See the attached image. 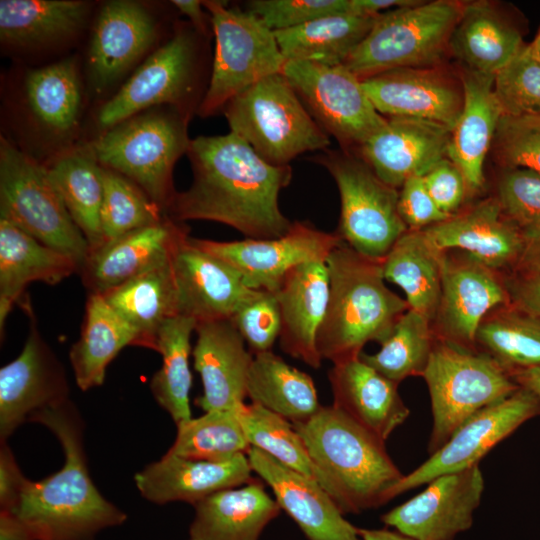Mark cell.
<instances>
[{
  "label": "cell",
  "mask_w": 540,
  "mask_h": 540,
  "mask_svg": "<svg viewBox=\"0 0 540 540\" xmlns=\"http://www.w3.org/2000/svg\"><path fill=\"white\" fill-rule=\"evenodd\" d=\"M189 540H260L281 511L259 480L216 492L194 505Z\"/></svg>",
  "instance_id": "obj_30"
},
{
  "label": "cell",
  "mask_w": 540,
  "mask_h": 540,
  "mask_svg": "<svg viewBox=\"0 0 540 540\" xmlns=\"http://www.w3.org/2000/svg\"><path fill=\"white\" fill-rule=\"evenodd\" d=\"M192 350L203 393L195 404L204 412L231 410L245 402L253 354L231 319L197 323Z\"/></svg>",
  "instance_id": "obj_25"
},
{
  "label": "cell",
  "mask_w": 540,
  "mask_h": 540,
  "mask_svg": "<svg viewBox=\"0 0 540 540\" xmlns=\"http://www.w3.org/2000/svg\"><path fill=\"white\" fill-rule=\"evenodd\" d=\"M401 218L411 230H422L448 219L429 195L423 177H411L401 186L398 199Z\"/></svg>",
  "instance_id": "obj_53"
},
{
  "label": "cell",
  "mask_w": 540,
  "mask_h": 540,
  "mask_svg": "<svg viewBox=\"0 0 540 540\" xmlns=\"http://www.w3.org/2000/svg\"><path fill=\"white\" fill-rule=\"evenodd\" d=\"M247 7L272 31L294 28L331 15L352 13L351 0H253Z\"/></svg>",
  "instance_id": "obj_52"
},
{
  "label": "cell",
  "mask_w": 540,
  "mask_h": 540,
  "mask_svg": "<svg viewBox=\"0 0 540 540\" xmlns=\"http://www.w3.org/2000/svg\"><path fill=\"white\" fill-rule=\"evenodd\" d=\"M249 351H270L281 332V314L275 292L257 290L231 318Z\"/></svg>",
  "instance_id": "obj_51"
},
{
  "label": "cell",
  "mask_w": 540,
  "mask_h": 540,
  "mask_svg": "<svg viewBox=\"0 0 540 540\" xmlns=\"http://www.w3.org/2000/svg\"><path fill=\"white\" fill-rule=\"evenodd\" d=\"M195 327L193 319L178 315L169 319L158 335L157 352L162 356V365L151 378L150 390L176 425L192 418L189 358L190 339Z\"/></svg>",
  "instance_id": "obj_42"
},
{
  "label": "cell",
  "mask_w": 540,
  "mask_h": 540,
  "mask_svg": "<svg viewBox=\"0 0 540 540\" xmlns=\"http://www.w3.org/2000/svg\"><path fill=\"white\" fill-rule=\"evenodd\" d=\"M190 116L168 106L133 115L88 143L105 168L137 184L165 213L175 194L173 170L187 154Z\"/></svg>",
  "instance_id": "obj_5"
},
{
  "label": "cell",
  "mask_w": 540,
  "mask_h": 540,
  "mask_svg": "<svg viewBox=\"0 0 540 540\" xmlns=\"http://www.w3.org/2000/svg\"><path fill=\"white\" fill-rule=\"evenodd\" d=\"M423 180L437 207L449 216L454 215L468 188L457 166L448 158H444L423 176Z\"/></svg>",
  "instance_id": "obj_54"
},
{
  "label": "cell",
  "mask_w": 540,
  "mask_h": 540,
  "mask_svg": "<svg viewBox=\"0 0 540 540\" xmlns=\"http://www.w3.org/2000/svg\"><path fill=\"white\" fill-rule=\"evenodd\" d=\"M0 216L70 256L80 271L90 247L68 213L46 165L4 137L0 141Z\"/></svg>",
  "instance_id": "obj_10"
},
{
  "label": "cell",
  "mask_w": 540,
  "mask_h": 540,
  "mask_svg": "<svg viewBox=\"0 0 540 540\" xmlns=\"http://www.w3.org/2000/svg\"><path fill=\"white\" fill-rule=\"evenodd\" d=\"M236 408L208 411L176 425V438L167 452L207 461H225L247 454L251 446Z\"/></svg>",
  "instance_id": "obj_43"
},
{
  "label": "cell",
  "mask_w": 540,
  "mask_h": 540,
  "mask_svg": "<svg viewBox=\"0 0 540 540\" xmlns=\"http://www.w3.org/2000/svg\"><path fill=\"white\" fill-rule=\"evenodd\" d=\"M159 21L145 4L104 3L95 19L87 54L90 85L97 94L111 89L153 48Z\"/></svg>",
  "instance_id": "obj_17"
},
{
  "label": "cell",
  "mask_w": 540,
  "mask_h": 540,
  "mask_svg": "<svg viewBox=\"0 0 540 540\" xmlns=\"http://www.w3.org/2000/svg\"><path fill=\"white\" fill-rule=\"evenodd\" d=\"M461 80L464 102L451 131L447 158L460 170L468 188L478 190L502 114L494 94V76L464 70Z\"/></svg>",
  "instance_id": "obj_31"
},
{
  "label": "cell",
  "mask_w": 540,
  "mask_h": 540,
  "mask_svg": "<svg viewBox=\"0 0 540 540\" xmlns=\"http://www.w3.org/2000/svg\"><path fill=\"white\" fill-rule=\"evenodd\" d=\"M443 253L423 229H408L382 260L385 280L403 290L410 309L430 320L440 302Z\"/></svg>",
  "instance_id": "obj_39"
},
{
  "label": "cell",
  "mask_w": 540,
  "mask_h": 540,
  "mask_svg": "<svg viewBox=\"0 0 540 540\" xmlns=\"http://www.w3.org/2000/svg\"><path fill=\"white\" fill-rule=\"evenodd\" d=\"M247 456L254 473L308 540H361L358 528L345 519L332 497L316 481L281 464L258 448Z\"/></svg>",
  "instance_id": "obj_23"
},
{
  "label": "cell",
  "mask_w": 540,
  "mask_h": 540,
  "mask_svg": "<svg viewBox=\"0 0 540 540\" xmlns=\"http://www.w3.org/2000/svg\"><path fill=\"white\" fill-rule=\"evenodd\" d=\"M178 313L196 324L229 320L257 290L248 288L227 263L196 245L191 236L171 258Z\"/></svg>",
  "instance_id": "obj_20"
},
{
  "label": "cell",
  "mask_w": 540,
  "mask_h": 540,
  "mask_svg": "<svg viewBox=\"0 0 540 540\" xmlns=\"http://www.w3.org/2000/svg\"><path fill=\"white\" fill-rule=\"evenodd\" d=\"M29 479L18 466L13 452L6 444L0 445V507L10 511L18 503Z\"/></svg>",
  "instance_id": "obj_55"
},
{
  "label": "cell",
  "mask_w": 540,
  "mask_h": 540,
  "mask_svg": "<svg viewBox=\"0 0 540 540\" xmlns=\"http://www.w3.org/2000/svg\"><path fill=\"white\" fill-rule=\"evenodd\" d=\"M517 264L522 274H540V239L526 242Z\"/></svg>",
  "instance_id": "obj_60"
},
{
  "label": "cell",
  "mask_w": 540,
  "mask_h": 540,
  "mask_svg": "<svg viewBox=\"0 0 540 540\" xmlns=\"http://www.w3.org/2000/svg\"><path fill=\"white\" fill-rule=\"evenodd\" d=\"M329 298L317 350L333 364L357 358L370 341L380 344L409 309L385 284L382 261L367 258L344 241L325 261Z\"/></svg>",
  "instance_id": "obj_4"
},
{
  "label": "cell",
  "mask_w": 540,
  "mask_h": 540,
  "mask_svg": "<svg viewBox=\"0 0 540 540\" xmlns=\"http://www.w3.org/2000/svg\"><path fill=\"white\" fill-rule=\"evenodd\" d=\"M508 297L493 269L465 253L456 258L443 253L437 315L445 341L470 349L487 313Z\"/></svg>",
  "instance_id": "obj_22"
},
{
  "label": "cell",
  "mask_w": 540,
  "mask_h": 540,
  "mask_svg": "<svg viewBox=\"0 0 540 540\" xmlns=\"http://www.w3.org/2000/svg\"><path fill=\"white\" fill-rule=\"evenodd\" d=\"M464 3L418 1L377 15L344 62L360 80L397 68L437 66L447 50Z\"/></svg>",
  "instance_id": "obj_7"
},
{
  "label": "cell",
  "mask_w": 540,
  "mask_h": 540,
  "mask_svg": "<svg viewBox=\"0 0 540 540\" xmlns=\"http://www.w3.org/2000/svg\"><path fill=\"white\" fill-rule=\"evenodd\" d=\"M518 28L487 1L464 3L449 51L465 71L495 76L525 46Z\"/></svg>",
  "instance_id": "obj_33"
},
{
  "label": "cell",
  "mask_w": 540,
  "mask_h": 540,
  "mask_svg": "<svg viewBox=\"0 0 540 540\" xmlns=\"http://www.w3.org/2000/svg\"><path fill=\"white\" fill-rule=\"evenodd\" d=\"M189 228L166 215L90 250L79 274L89 294H104L169 261Z\"/></svg>",
  "instance_id": "obj_21"
},
{
  "label": "cell",
  "mask_w": 540,
  "mask_h": 540,
  "mask_svg": "<svg viewBox=\"0 0 540 540\" xmlns=\"http://www.w3.org/2000/svg\"><path fill=\"white\" fill-rule=\"evenodd\" d=\"M422 377L433 417L430 454L441 448L467 419L519 388L510 373L487 353L445 340L434 344Z\"/></svg>",
  "instance_id": "obj_8"
},
{
  "label": "cell",
  "mask_w": 540,
  "mask_h": 540,
  "mask_svg": "<svg viewBox=\"0 0 540 540\" xmlns=\"http://www.w3.org/2000/svg\"><path fill=\"white\" fill-rule=\"evenodd\" d=\"M282 74L316 123L343 150L358 148L386 122L361 80L344 65L287 61Z\"/></svg>",
  "instance_id": "obj_13"
},
{
  "label": "cell",
  "mask_w": 540,
  "mask_h": 540,
  "mask_svg": "<svg viewBox=\"0 0 540 540\" xmlns=\"http://www.w3.org/2000/svg\"><path fill=\"white\" fill-rule=\"evenodd\" d=\"M540 414V401L522 387L463 422L445 444L393 487L389 499L432 479L479 465V461L525 421Z\"/></svg>",
  "instance_id": "obj_14"
},
{
  "label": "cell",
  "mask_w": 540,
  "mask_h": 540,
  "mask_svg": "<svg viewBox=\"0 0 540 540\" xmlns=\"http://www.w3.org/2000/svg\"><path fill=\"white\" fill-rule=\"evenodd\" d=\"M504 216L527 241L540 239V175L527 169H506L497 189Z\"/></svg>",
  "instance_id": "obj_49"
},
{
  "label": "cell",
  "mask_w": 540,
  "mask_h": 540,
  "mask_svg": "<svg viewBox=\"0 0 540 540\" xmlns=\"http://www.w3.org/2000/svg\"><path fill=\"white\" fill-rule=\"evenodd\" d=\"M101 208L103 244L133 230L157 223L167 214L137 184L102 166Z\"/></svg>",
  "instance_id": "obj_47"
},
{
  "label": "cell",
  "mask_w": 540,
  "mask_h": 540,
  "mask_svg": "<svg viewBox=\"0 0 540 540\" xmlns=\"http://www.w3.org/2000/svg\"><path fill=\"white\" fill-rule=\"evenodd\" d=\"M126 346H136V334L100 294H89L80 338L69 358L82 391L103 384L111 361Z\"/></svg>",
  "instance_id": "obj_38"
},
{
  "label": "cell",
  "mask_w": 540,
  "mask_h": 540,
  "mask_svg": "<svg viewBox=\"0 0 540 540\" xmlns=\"http://www.w3.org/2000/svg\"><path fill=\"white\" fill-rule=\"evenodd\" d=\"M30 422L48 428L62 446L60 470L39 481L28 480L10 510L35 540H95L104 529L123 524L127 516L93 483L84 448V421L73 402L34 413Z\"/></svg>",
  "instance_id": "obj_2"
},
{
  "label": "cell",
  "mask_w": 540,
  "mask_h": 540,
  "mask_svg": "<svg viewBox=\"0 0 540 540\" xmlns=\"http://www.w3.org/2000/svg\"><path fill=\"white\" fill-rule=\"evenodd\" d=\"M201 37L189 25H179L172 36L149 54L104 102L96 115L100 132L145 110L168 106L189 116L200 105Z\"/></svg>",
  "instance_id": "obj_9"
},
{
  "label": "cell",
  "mask_w": 540,
  "mask_h": 540,
  "mask_svg": "<svg viewBox=\"0 0 540 540\" xmlns=\"http://www.w3.org/2000/svg\"><path fill=\"white\" fill-rule=\"evenodd\" d=\"M476 342L509 373L540 366V317L506 309L481 323Z\"/></svg>",
  "instance_id": "obj_45"
},
{
  "label": "cell",
  "mask_w": 540,
  "mask_h": 540,
  "mask_svg": "<svg viewBox=\"0 0 540 540\" xmlns=\"http://www.w3.org/2000/svg\"><path fill=\"white\" fill-rule=\"evenodd\" d=\"M252 472L247 454L207 461L166 452L139 471L134 480L141 495L152 503L180 501L194 506L216 492L251 482Z\"/></svg>",
  "instance_id": "obj_26"
},
{
  "label": "cell",
  "mask_w": 540,
  "mask_h": 540,
  "mask_svg": "<svg viewBox=\"0 0 540 540\" xmlns=\"http://www.w3.org/2000/svg\"><path fill=\"white\" fill-rule=\"evenodd\" d=\"M450 136V130L427 121L391 117L357 149L383 182L398 189L447 158Z\"/></svg>",
  "instance_id": "obj_24"
},
{
  "label": "cell",
  "mask_w": 540,
  "mask_h": 540,
  "mask_svg": "<svg viewBox=\"0 0 540 540\" xmlns=\"http://www.w3.org/2000/svg\"><path fill=\"white\" fill-rule=\"evenodd\" d=\"M182 14L186 15L194 29L203 36L209 34L210 16L203 11V1L198 0H173L171 2Z\"/></svg>",
  "instance_id": "obj_57"
},
{
  "label": "cell",
  "mask_w": 540,
  "mask_h": 540,
  "mask_svg": "<svg viewBox=\"0 0 540 540\" xmlns=\"http://www.w3.org/2000/svg\"><path fill=\"white\" fill-rule=\"evenodd\" d=\"M528 47L534 58L540 62V30L535 36L534 40L528 44Z\"/></svg>",
  "instance_id": "obj_63"
},
{
  "label": "cell",
  "mask_w": 540,
  "mask_h": 540,
  "mask_svg": "<svg viewBox=\"0 0 540 540\" xmlns=\"http://www.w3.org/2000/svg\"><path fill=\"white\" fill-rule=\"evenodd\" d=\"M501 116L540 117V62L528 44L494 76Z\"/></svg>",
  "instance_id": "obj_48"
},
{
  "label": "cell",
  "mask_w": 540,
  "mask_h": 540,
  "mask_svg": "<svg viewBox=\"0 0 540 540\" xmlns=\"http://www.w3.org/2000/svg\"><path fill=\"white\" fill-rule=\"evenodd\" d=\"M493 145L497 161L506 169L540 175V117L501 116Z\"/></svg>",
  "instance_id": "obj_50"
},
{
  "label": "cell",
  "mask_w": 540,
  "mask_h": 540,
  "mask_svg": "<svg viewBox=\"0 0 540 540\" xmlns=\"http://www.w3.org/2000/svg\"><path fill=\"white\" fill-rule=\"evenodd\" d=\"M79 266L70 256L51 248L12 223L0 219V331L28 284L56 285Z\"/></svg>",
  "instance_id": "obj_32"
},
{
  "label": "cell",
  "mask_w": 540,
  "mask_h": 540,
  "mask_svg": "<svg viewBox=\"0 0 540 540\" xmlns=\"http://www.w3.org/2000/svg\"><path fill=\"white\" fill-rule=\"evenodd\" d=\"M0 540H35L29 528L12 512L0 510Z\"/></svg>",
  "instance_id": "obj_58"
},
{
  "label": "cell",
  "mask_w": 540,
  "mask_h": 540,
  "mask_svg": "<svg viewBox=\"0 0 540 540\" xmlns=\"http://www.w3.org/2000/svg\"><path fill=\"white\" fill-rule=\"evenodd\" d=\"M200 248L230 265L252 290L276 292L285 276L298 265L325 262L343 240L337 233L294 221L283 236L271 239L214 241L193 238Z\"/></svg>",
  "instance_id": "obj_15"
},
{
  "label": "cell",
  "mask_w": 540,
  "mask_h": 540,
  "mask_svg": "<svg viewBox=\"0 0 540 540\" xmlns=\"http://www.w3.org/2000/svg\"><path fill=\"white\" fill-rule=\"evenodd\" d=\"M429 322L425 315L409 308L381 343L378 352H362L359 357L397 384L410 376H422L434 346Z\"/></svg>",
  "instance_id": "obj_44"
},
{
  "label": "cell",
  "mask_w": 540,
  "mask_h": 540,
  "mask_svg": "<svg viewBox=\"0 0 540 540\" xmlns=\"http://www.w3.org/2000/svg\"><path fill=\"white\" fill-rule=\"evenodd\" d=\"M89 13L81 0H1L0 40L15 50L62 43L84 28Z\"/></svg>",
  "instance_id": "obj_34"
},
{
  "label": "cell",
  "mask_w": 540,
  "mask_h": 540,
  "mask_svg": "<svg viewBox=\"0 0 540 540\" xmlns=\"http://www.w3.org/2000/svg\"><path fill=\"white\" fill-rule=\"evenodd\" d=\"M281 314L280 347L288 355L317 369L322 358L317 335L326 314L329 273L326 262L296 266L275 292Z\"/></svg>",
  "instance_id": "obj_27"
},
{
  "label": "cell",
  "mask_w": 540,
  "mask_h": 540,
  "mask_svg": "<svg viewBox=\"0 0 540 540\" xmlns=\"http://www.w3.org/2000/svg\"><path fill=\"white\" fill-rule=\"evenodd\" d=\"M361 540H413L396 530L388 528L367 529L358 528Z\"/></svg>",
  "instance_id": "obj_62"
},
{
  "label": "cell",
  "mask_w": 540,
  "mask_h": 540,
  "mask_svg": "<svg viewBox=\"0 0 540 540\" xmlns=\"http://www.w3.org/2000/svg\"><path fill=\"white\" fill-rule=\"evenodd\" d=\"M24 104L32 121L52 138L70 136L79 124L82 87L75 58L29 70L24 78Z\"/></svg>",
  "instance_id": "obj_36"
},
{
  "label": "cell",
  "mask_w": 540,
  "mask_h": 540,
  "mask_svg": "<svg viewBox=\"0 0 540 540\" xmlns=\"http://www.w3.org/2000/svg\"><path fill=\"white\" fill-rule=\"evenodd\" d=\"M215 36L212 72L196 111L208 117L260 80L282 73L286 64L274 31L256 15L224 2L203 1Z\"/></svg>",
  "instance_id": "obj_11"
},
{
  "label": "cell",
  "mask_w": 540,
  "mask_h": 540,
  "mask_svg": "<svg viewBox=\"0 0 540 540\" xmlns=\"http://www.w3.org/2000/svg\"><path fill=\"white\" fill-rule=\"evenodd\" d=\"M319 470L325 491L346 513H360L388 502L404 474L385 442L336 407L321 406L308 420L292 423Z\"/></svg>",
  "instance_id": "obj_3"
},
{
  "label": "cell",
  "mask_w": 540,
  "mask_h": 540,
  "mask_svg": "<svg viewBox=\"0 0 540 540\" xmlns=\"http://www.w3.org/2000/svg\"><path fill=\"white\" fill-rule=\"evenodd\" d=\"M483 491L479 465L443 474L383 514L381 521L413 540H454L472 527Z\"/></svg>",
  "instance_id": "obj_16"
},
{
  "label": "cell",
  "mask_w": 540,
  "mask_h": 540,
  "mask_svg": "<svg viewBox=\"0 0 540 540\" xmlns=\"http://www.w3.org/2000/svg\"><path fill=\"white\" fill-rule=\"evenodd\" d=\"M314 160L327 169L339 191L336 233L359 254L382 261L408 230L398 209V189L383 182L350 151L327 149Z\"/></svg>",
  "instance_id": "obj_12"
},
{
  "label": "cell",
  "mask_w": 540,
  "mask_h": 540,
  "mask_svg": "<svg viewBox=\"0 0 540 540\" xmlns=\"http://www.w3.org/2000/svg\"><path fill=\"white\" fill-rule=\"evenodd\" d=\"M102 296L135 332L136 346L155 351L160 329L179 315L171 259Z\"/></svg>",
  "instance_id": "obj_35"
},
{
  "label": "cell",
  "mask_w": 540,
  "mask_h": 540,
  "mask_svg": "<svg viewBox=\"0 0 540 540\" xmlns=\"http://www.w3.org/2000/svg\"><path fill=\"white\" fill-rule=\"evenodd\" d=\"M328 377L333 406L384 442L410 414L398 384L360 357L333 364Z\"/></svg>",
  "instance_id": "obj_29"
},
{
  "label": "cell",
  "mask_w": 540,
  "mask_h": 540,
  "mask_svg": "<svg viewBox=\"0 0 540 540\" xmlns=\"http://www.w3.org/2000/svg\"><path fill=\"white\" fill-rule=\"evenodd\" d=\"M510 375L519 387L527 389L540 401V366L515 370Z\"/></svg>",
  "instance_id": "obj_61"
},
{
  "label": "cell",
  "mask_w": 540,
  "mask_h": 540,
  "mask_svg": "<svg viewBox=\"0 0 540 540\" xmlns=\"http://www.w3.org/2000/svg\"><path fill=\"white\" fill-rule=\"evenodd\" d=\"M361 82L375 109L385 118H413L452 131L462 111L461 78L437 66L392 69Z\"/></svg>",
  "instance_id": "obj_18"
},
{
  "label": "cell",
  "mask_w": 540,
  "mask_h": 540,
  "mask_svg": "<svg viewBox=\"0 0 540 540\" xmlns=\"http://www.w3.org/2000/svg\"><path fill=\"white\" fill-rule=\"evenodd\" d=\"M442 252L459 249L491 268L518 261L526 245L521 232L504 216L497 198L423 229Z\"/></svg>",
  "instance_id": "obj_28"
},
{
  "label": "cell",
  "mask_w": 540,
  "mask_h": 540,
  "mask_svg": "<svg viewBox=\"0 0 540 540\" xmlns=\"http://www.w3.org/2000/svg\"><path fill=\"white\" fill-rule=\"evenodd\" d=\"M236 412L250 446L260 449L324 488L319 470L290 421L255 403H241Z\"/></svg>",
  "instance_id": "obj_46"
},
{
  "label": "cell",
  "mask_w": 540,
  "mask_h": 540,
  "mask_svg": "<svg viewBox=\"0 0 540 540\" xmlns=\"http://www.w3.org/2000/svg\"><path fill=\"white\" fill-rule=\"evenodd\" d=\"M187 156L193 181L176 192L166 212L171 219L220 222L249 239L277 238L289 231L293 222L278 199L291 182L290 165L269 164L232 132L191 139Z\"/></svg>",
  "instance_id": "obj_1"
},
{
  "label": "cell",
  "mask_w": 540,
  "mask_h": 540,
  "mask_svg": "<svg viewBox=\"0 0 540 540\" xmlns=\"http://www.w3.org/2000/svg\"><path fill=\"white\" fill-rule=\"evenodd\" d=\"M417 2V0H351V8L353 14L373 16Z\"/></svg>",
  "instance_id": "obj_59"
},
{
  "label": "cell",
  "mask_w": 540,
  "mask_h": 540,
  "mask_svg": "<svg viewBox=\"0 0 540 540\" xmlns=\"http://www.w3.org/2000/svg\"><path fill=\"white\" fill-rule=\"evenodd\" d=\"M505 287L516 308L540 317V274H523Z\"/></svg>",
  "instance_id": "obj_56"
},
{
  "label": "cell",
  "mask_w": 540,
  "mask_h": 540,
  "mask_svg": "<svg viewBox=\"0 0 540 540\" xmlns=\"http://www.w3.org/2000/svg\"><path fill=\"white\" fill-rule=\"evenodd\" d=\"M230 132L266 162L286 166L305 152L327 150L329 135L316 123L282 73L270 75L223 108Z\"/></svg>",
  "instance_id": "obj_6"
},
{
  "label": "cell",
  "mask_w": 540,
  "mask_h": 540,
  "mask_svg": "<svg viewBox=\"0 0 540 540\" xmlns=\"http://www.w3.org/2000/svg\"><path fill=\"white\" fill-rule=\"evenodd\" d=\"M45 165L68 213L86 238L90 250L98 248L103 244V171L88 143L61 150L58 156Z\"/></svg>",
  "instance_id": "obj_37"
},
{
  "label": "cell",
  "mask_w": 540,
  "mask_h": 540,
  "mask_svg": "<svg viewBox=\"0 0 540 540\" xmlns=\"http://www.w3.org/2000/svg\"><path fill=\"white\" fill-rule=\"evenodd\" d=\"M247 397L291 423L308 420L321 407L311 376L271 350L253 355Z\"/></svg>",
  "instance_id": "obj_41"
},
{
  "label": "cell",
  "mask_w": 540,
  "mask_h": 540,
  "mask_svg": "<svg viewBox=\"0 0 540 540\" xmlns=\"http://www.w3.org/2000/svg\"><path fill=\"white\" fill-rule=\"evenodd\" d=\"M377 15H331L301 26L274 31L287 61L343 65L371 30Z\"/></svg>",
  "instance_id": "obj_40"
},
{
  "label": "cell",
  "mask_w": 540,
  "mask_h": 540,
  "mask_svg": "<svg viewBox=\"0 0 540 540\" xmlns=\"http://www.w3.org/2000/svg\"><path fill=\"white\" fill-rule=\"evenodd\" d=\"M62 363L31 318L21 353L0 370V442L36 412L69 399Z\"/></svg>",
  "instance_id": "obj_19"
}]
</instances>
